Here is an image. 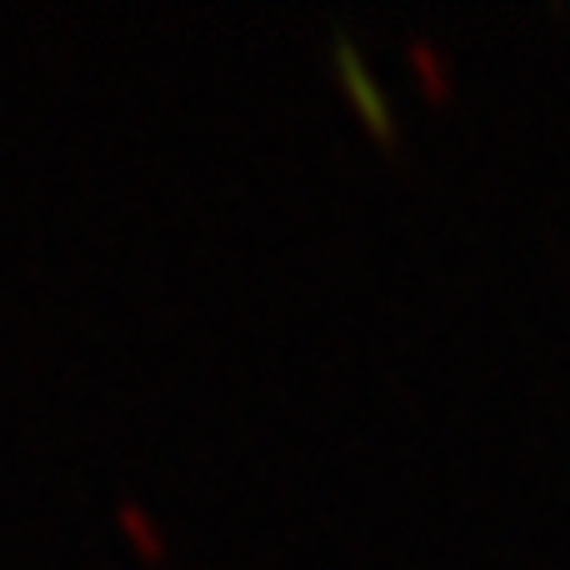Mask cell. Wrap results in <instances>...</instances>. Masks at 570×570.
I'll return each instance as SVG.
<instances>
[{"label": "cell", "instance_id": "cell-1", "mask_svg": "<svg viewBox=\"0 0 570 570\" xmlns=\"http://www.w3.org/2000/svg\"><path fill=\"white\" fill-rule=\"evenodd\" d=\"M335 60H341V76H345V90L355 96V106H361V116L375 126V136L395 140V120H391V106H385L381 86H375L371 66L361 60V50H355L351 36H335Z\"/></svg>", "mask_w": 570, "mask_h": 570}, {"label": "cell", "instance_id": "cell-2", "mask_svg": "<svg viewBox=\"0 0 570 570\" xmlns=\"http://www.w3.org/2000/svg\"><path fill=\"white\" fill-rule=\"evenodd\" d=\"M116 521H120V531H126L130 541L140 546V556H146V561H166V535H160V525L150 521L146 505L120 501V505H116Z\"/></svg>", "mask_w": 570, "mask_h": 570}, {"label": "cell", "instance_id": "cell-3", "mask_svg": "<svg viewBox=\"0 0 570 570\" xmlns=\"http://www.w3.org/2000/svg\"><path fill=\"white\" fill-rule=\"evenodd\" d=\"M411 60L421 66V76H425V86H431V90L451 86V60H445L431 40H411Z\"/></svg>", "mask_w": 570, "mask_h": 570}]
</instances>
